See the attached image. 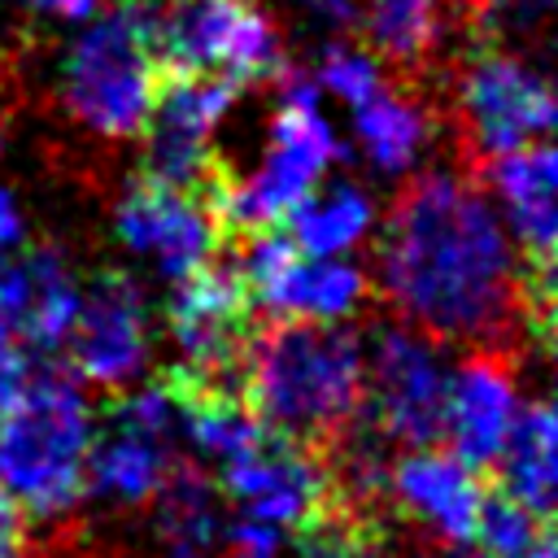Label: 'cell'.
<instances>
[{
    "mask_svg": "<svg viewBox=\"0 0 558 558\" xmlns=\"http://www.w3.org/2000/svg\"><path fill=\"white\" fill-rule=\"evenodd\" d=\"M375 288L436 344L510 353L527 340L523 266L471 170L436 166L397 192L375 240Z\"/></svg>",
    "mask_w": 558,
    "mask_h": 558,
    "instance_id": "cell-1",
    "label": "cell"
},
{
    "mask_svg": "<svg viewBox=\"0 0 558 558\" xmlns=\"http://www.w3.org/2000/svg\"><path fill=\"white\" fill-rule=\"evenodd\" d=\"M240 384L262 427L327 453L362 418V336L314 318L270 323L253 331Z\"/></svg>",
    "mask_w": 558,
    "mask_h": 558,
    "instance_id": "cell-2",
    "label": "cell"
},
{
    "mask_svg": "<svg viewBox=\"0 0 558 558\" xmlns=\"http://www.w3.org/2000/svg\"><path fill=\"white\" fill-rule=\"evenodd\" d=\"M92 414L70 366L31 371L26 388L0 410V488L17 510L57 519L87 493Z\"/></svg>",
    "mask_w": 558,
    "mask_h": 558,
    "instance_id": "cell-3",
    "label": "cell"
},
{
    "mask_svg": "<svg viewBox=\"0 0 558 558\" xmlns=\"http://www.w3.org/2000/svg\"><path fill=\"white\" fill-rule=\"evenodd\" d=\"M166 61L157 52L153 0H118L65 52L61 100L78 126L100 140H131L144 131Z\"/></svg>",
    "mask_w": 558,
    "mask_h": 558,
    "instance_id": "cell-4",
    "label": "cell"
},
{
    "mask_svg": "<svg viewBox=\"0 0 558 558\" xmlns=\"http://www.w3.org/2000/svg\"><path fill=\"white\" fill-rule=\"evenodd\" d=\"M449 118L471 166H484L510 148L549 140L554 87L519 52L497 39H475L449 61Z\"/></svg>",
    "mask_w": 558,
    "mask_h": 558,
    "instance_id": "cell-5",
    "label": "cell"
},
{
    "mask_svg": "<svg viewBox=\"0 0 558 558\" xmlns=\"http://www.w3.org/2000/svg\"><path fill=\"white\" fill-rule=\"evenodd\" d=\"M279 96L283 100L270 122V144H266L262 166L248 179L231 183V196L222 209L227 240L283 222L288 209L323 179L331 157H340V144L327 118L318 113V87L301 74H288Z\"/></svg>",
    "mask_w": 558,
    "mask_h": 558,
    "instance_id": "cell-6",
    "label": "cell"
},
{
    "mask_svg": "<svg viewBox=\"0 0 558 558\" xmlns=\"http://www.w3.org/2000/svg\"><path fill=\"white\" fill-rule=\"evenodd\" d=\"M153 31L166 70L227 74L240 87L283 74V48L262 0H153Z\"/></svg>",
    "mask_w": 558,
    "mask_h": 558,
    "instance_id": "cell-7",
    "label": "cell"
},
{
    "mask_svg": "<svg viewBox=\"0 0 558 558\" xmlns=\"http://www.w3.org/2000/svg\"><path fill=\"white\" fill-rule=\"evenodd\" d=\"M362 410H371L379 436L397 445H436L445 436V392L449 371L440 344L410 323H375L362 344Z\"/></svg>",
    "mask_w": 558,
    "mask_h": 558,
    "instance_id": "cell-8",
    "label": "cell"
},
{
    "mask_svg": "<svg viewBox=\"0 0 558 558\" xmlns=\"http://www.w3.org/2000/svg\"><path fill=\"white\" fill-rule=\"evenodd\" d=\"M113 227H118V240L131 253L148 257L161 279H183L201 262L218 257L227 244L218 214L201 196H192L187 187L153 170H140L126 183L113 209Z\"/></svg>",
    "mask_w": 558,
    "mask_h": 558,
    "instance_id": "cell-9",
    "label": "cell"
},
{
    "mask_svg": "<svg viewBox=\"0 0 558 558\" xmlns=\"http://www.w3.org/2000/svg\"><path fill=\"white\" fill-rule=\"evenodd\" d=\"M253 314L257 310L235 262H218V257L174 279V292L166 301V327L183 349V362L227 379H240L244 349L257 331Z\"/></svg>",
    "mask_w": 558,
    "mask_h": 558,
    "instance_id": "cell-10",
    "label": "cell"
},
{
    "mask_svg": "<svg viewBox=\"0 0 558 558\" xmlns=\"http://www.w3.org/2000/svg\"><path fill=\"white\" fill-rule=\"evenodd\" d=\"M70 366L78 379L100 388H126L148 362L144 296L126 270H100L78 292L74 323L65 331Z\"/></svg>",
    "mask_w": 558,
    "mask_h": 558,
    "instance_id": "cell-11",
    "label": "cell"
},
{
    "mask_svg": "<svg viewBox=\"0 0 558 558\" xmlns=\"http://www.w3.org/2000/svg\"><path fill=\"white\" fill-rule=\"evenodd\" d=\"M331 484L323 449L262 427L253 445L222 458V493L262 523H296Z\"/></svg>",
    "mask_w": 558,
    "mask_h": 558,
    "instance_id": "cell-12",
    "label": "cell"
},
{
    "mask_svg": "<svg viewBox=\"0 0 558 558\" xmlns=\"http://www.w3.org/2000/svg\"><path fill=\"white\" fill-rule=\"evenodd\" d=\"M514 410H519V392H514L510 353L475 349L449 375V392H445V436L453 458L488 480L501 458Z\"/></svg>",
    "mask_w": 558,
    "mask_h": 558,
    "instance_id": "cell-13",
    "label": "cell"
},
{
    "mask_svg": "<svg viewBox=\"0 0 558 558\" xmlns=\"http://www.w3.org/2000/svg\"><path fill=\"white\" fill-rule=\"evenodd\" d=\"M388 493L440 545H466L475 536L484 475L462 466L453 453H440L436 445H418L401 453L388 471Z\"/></svg>",
    "mask_w": 558,
    "mask_h": 558,
    "instance_id": "cell-14",
    "label": "cell"
},
{
    "mask_svg": "<svg viewBox=\"0 0 558 558\" xmlns=\"http://www.w3.org/2000/svg\"><path fill=\"white\" fill-rule=\"evenodd\" d=\"M366 292H371L366 270L349 262H331V257L305 262L301 253L279 275L253 288V310H262L270 323H283V318L336 323V318H349L366 301Z\"/></svg>",
    "mask_w": 558,
    "mask_h": 558,
    "instance_id": "cell-15",
    "label": "cell"
},
{
    "mask_svg": "<svg viewBox=\"0 0 558 558\" xmlns=\"http://www.w3.org/2000/svg\"><path fill=\"white\" fill-rule=\"evenodd\" d=\"M357 31L371 52L418 83V70L436 65L453 31V0H357Z\"/></svg>",
    "mask_w": 558,
    "mask_h": 558,
    "instance_id": "cell-16",
    "label": "cell"
},
{
    "mask_svg": "<svg viewBox=\"0 0 558 558\" xmlns=\"http://www.w3.org/2000/svg\"><path fill=\"white\" fill-rule=\"evenodd\" d=\"M153 497H157V536L166 558H222L227 523L218 510V488L196 462L170 458L166 480Z\"/></svg>",
    "mask_w": 558,
    "mask_h": 558,
    "instance_id": "cell-17",
    "label": "cell"
},
{
    "mask_svg": "<svg viewBox=\"0 0 558 558\" xmlns=\"http://www.w3.org/2000/svg\"><path fill=\"white\" fill-rule=\"evenodd\" d=\"M558 423L554 405L545 397L523 401L510 418L501 458L488 480H497L514 501H523L532 514L554 519V484H558Z\"/></svg>",
    "mask_w": 558,
    "mask_h": 558,
    "instance_id": "cell-18",
    "label": "cell"
},
{
    "mask_svg": "<svg viewBox=\"0 0 558 558\" xmlns=\"http://www.w3.org/2000/svg\"><path fill=\"white\" fill-rule=\"evenodd\" d=\"M432 122L436 118L418 96V83H405V87L384 83L371 100L357 105V144L384 174H401L427 148Z\"/></svg>",
    "mask_w": 558,
    "mask_h": 558,
    "instance_id": "cell-19",
    "label": "cell"
},
{
    "mask_svg": "<svg viewBox=\"0 0 558 558\" xmlns=\"http://www.w3.org/2000/svg\"><path fill=\"white\" fill-rule=\"evenodd\" d=\"M375 222V205L357 183H331L323 192H305L288 218L283 231L305 257H336L349 244H357Z\"/></svg>",
    "mask_w": 558,
    "mask_h": 558,
    "instance_id": "cell-20",
    "label": "cell"
},
{
    "mask_svg": "<svg viewBox=\"0 0 558 558\" xmlns=\"http://www.w3.org/2000/svg\"><path fill=\"white\" fill-rule=\"evenodd\" d=\"M166 449L161 436L113 427L96 449H87V484H96L113 501H153L166 480Z\"/></svg>",
    "mask_w": 558,
    "mask_h": 558,
    "instance_id": "cell-21",
    "label": "cell"
},
{
    "mask_svg": "<svg viewBox=\"0 0 558 558\" xmlns=\"http://www.w3.org/2000/svg\"><path fill=\"white\" fill-rule=\"evenodd\" d=\"M26 275H31V292H26V310L17 323V336L26 344H35L39 353H52L57 344H65V331L74 323L78 310V288L65 270V257L44 244L35 253H22Z\"/></svg>",
    "mask_w": 558,
    "mask_h": 558,
    "instance_id": "cell-22",
    "label": "cell"
},
{
    "mask_svg": "<svg viewBox=\"0 0 558 558\" xmlns=\"http://www.w3.org/2000/svg\"><path fill=\"white\" fill-rule=\"evenodd\" d=\"M554 532L549 519L532 514L523 501H514L497 480H484V497H480V514H475V545L488 558H527L541 536Z\"/></svg>",
    "mask_w": 558,
    "mask_h": 558,
    "instance_id": "cell-23",
    "label": "cell"
},
{
    "mask_svg": "<svg viewBox=\"0 0 558 558\" xmlns=\"http://www.w3.org/2000/svg\"><path fill=\"white\" fill-rule=\"evenodd\" d=\"M318 83L327 92H336L340 100L362 105L384 87V74H379V61L371 52H362L353 44H327L318 52Z\"/></svg>",
    "mask_w": 558,
    "mask_h": 558,
    "instance_id": "cell-24",
    "label": "cell"
},
{
    "mask_svg": "<svg viewBox=\"0 0 558 558\" xmlns=\"http://www.w3.org/2000/svg\"><path fill=\"white\" fill-rule=\"evenodd\" d=\"M31 349H26V340L9 327V323H0V410L26 388V379H31Z\"/></svg>",
    "mask_w": 558,
    "mask_h": 558,
    "instance_id": "cell-25",
    "label": "cell"
},
{
    "mask_svg": "<svg viewBox=\"0 0 558 558\" xmlns=\"http://www.w3.org/2000/svg\"><path fill=\"white\" fill-rule=\"evenodd\" d=\"M314 9L318 22L336 26V31H357V0H305Z\"/></svg>",
    "mask_w": 558,
    "mask_h": 558,
    "instance_id": "cell-26",
    "label": "cell"
},
{
    "mask_svg": "<svg viewBox=\"0 0 558 558\" xmlns=\"http://www.w3.org/2000/svg\"><path fill=\"white\" fill-rule=\"evenodd\" d=\"M31 4L52 13V17H70V22H78V17H87L96 9V0H31Z\"/></svg>",
    "mask_w": 558,
    "mask_h": 558,
    "instance_id": "cell-27",
    "label": "cell"
},
{
    "mask_svg": "<svg viewBox=\"0 0 558 558\" xmlns=\"http://www.w3.org/2000/svg\"><path fill=\"white\" fill-rule=\"evenodd\" d=\"M0 558H31V545H26V536H22L17 523L0 527Z\"/></svg>",
    "mask_w": 558,
    "mask_h": 558,
    "instance_id": "cell-28",
    "label": "cell"
},
{
    "mask_svg": "<svg viewBox=\"0 0 558 558\" xmlns=\"http://www.w3.org/2000/svg\"><path fill=\"white\" fill-rule=\"evenodd\" d=\"M9 523H17V506H13V497L0 488V527H9Z\"/></svg>",
    "mask_w": 558,
    "mask_h": 558,
    "instance_id": "cell-29",
    "label": "cell"
},
{
    "mask_svg": "<svg viewBox=\"0 0 558 558\" xmlns=\"http://www.w3.org/2000/svg\"><path fill=\"white\" fill-rule=\"evenodd\" d=\"M0 148H4V135H0Z\"/></svg>",
    "mask_w": 558,
    "mask_h": 558,
    "instance_id": "cell-30",
    "label": "cell"
}]
</instances>
